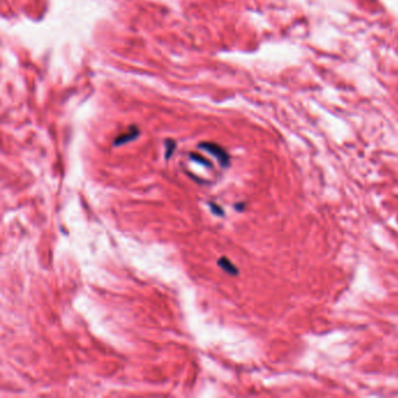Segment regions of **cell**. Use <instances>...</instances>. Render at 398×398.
<instances>
[{"instance_id":"3","label":"cell","mask_w":398,"mask_h":398,"mask_svg":"<svg viewBox=\"0 0 398 398\" xmlns=\"http://www.w3.org/2000/svg\"><path fill=\"white\" fill-rule=\"evenodd\" d=\"M218 265H220L221 268H222L224 271L227 272V274H229V275H236L237 274L236 266L234 265L233 263H231L229 259L227 258V257H222V258H221L220 261H218Z\"/></svg>"},{"instance_id":"1","label":"cell","mask_w":398,"mask_h":398,"mask_svg":"<svg viewBox=\"0 0 398 398\" xmlns=\"http://www.w3.org/2000/svg\"><path fill=\"white\" fill-rule=\"evenodd\" d=\"M201 149H203L205 151H208L210 154H213L214 157H216L218 161L222 166H228L229 165V156L228 153L224 151L222 147H220L218 145H215V144L211 143H203L200 144Z\"/></svg>"},{"instance_id":"4","label":"cell","mask_w":398,"mask_h":398,"mask_svg":"<svg viewBox=\"0 0 398 398\" xmlns=\"http://www.w3.org/2000/svg\"><path fill=\"white\" fill-rule=\"evenodd\" d=\"M191 157H192V159H193V160H195V161L203 163V165H205V166H210V162L208 161V160H205V159L202 158V157L195 156V154H191Z\"/></svg>"},{"instance_id":"2","label":"cell","mask_w":398,"mask_h":398,"mask_svg":"<svg viewBox=\"0 0 398 398\" xmlns=\"http://www.w3.org/2000/svg\"><path fill=\"white\" fill-rule=\"evenodd\" d=\"M138 134H139V131H138L136 127L130 128V131H128L127 133L121 134V136H119L117 139L115 140V145L118 146V145H123V144H125V143H128V141L134 139Z\"/></svg>"},{"instance_id":"5","label":"cell","mask_w":398,"mask_h":398,"mask_svg":"<svg viewBox=\"0 0 398 398\" xmlns=\"http://www.w3.org/2000/svg\"><path fill=\"white\" fill-rule=\"evenodd\" d=\"M210 205V208H211V210H213V213L214 214H216V215H218V216H222L223 215V213H222V209H221L220 207H218L217 204H214V203H210L209 204Z\"/></svg>"}]
</instances>
